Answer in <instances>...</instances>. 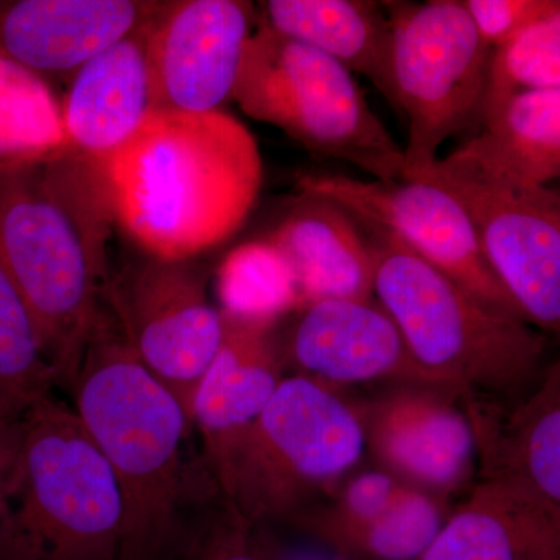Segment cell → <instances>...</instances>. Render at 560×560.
I'll return each mask as SVG.
<instances>
[{
    "mask_svg": "<svg viewBox=\"0 0 560 560\" xmlns=\"http://www.w3.org/2000/svg\"><path fill=\"white\" fill-rule=\"evenodd\" d=\"M113 220L102 165L73 150L0 168V261L69 390L108 313Z\"/></svg>",
    "mask_w": 560,
    "mask_h": 560,
    "instance_id": "1",
    "label": "cell"
},
{
    "mask_svg": "<svg viewBox=\"0 0 560 560\" xmlns=\"http://www.w3.org/2000/svg\"><path fill=\"white\" fill-rule=\"evenodd\" d=\"M102 168L114 219L161 260H194L231 238L264 178L256 139L221 109L153 110Z\"/></svg>",
    "mask_w": 560,
    "mask_h": 560,
    "instance_id": "2",
    "label": "cell"
},
{
    "mask_svg": "<svg viewBox=\"0 0 560 560\" xmlns=\"http://www.w3.org/2000/svg\"><path fill=\"white\" fill-rule=\"evenodd\" d=\"M70 393L120 488L119 560H173L186 540L183 442L194 423L132 352L113 313L92 335Z\"/></svg>",
    "mask_w": 560,
    "mask_h": 560,
    "instance_id": "3",
    "label": "cell"
},
{
    "mask_svg": "<svg viewBox=\"0 0 560 560\" xmlns=\"http://www.w3.org/2000/svg\"><path fill=\"white\" fill-rule=\"evenodd\" d=\"M357 223L366 231L375 300L399 327L423 382L471 396L536 386L547 335L492 311L397 235Z\"/></svg>",
    "mask_w": 560,
    "mask_h": 560,
    "instance_id": "4",
    "label": "cell"
},
{
    "mask_svg": "<svg viewBox=\"0 0 560 560\" xmlns=\"http://www.w3.org/2000/svg\"><path fill=\"white\" fill-rule=\"evenodd\" d=\"M24 419L0 511V560H119L120 488L77 412L50 396Z\"/></svg>",
    "mask_w": 560,
    "mask_h": 560,
    "instance_id": "5",
    "label": "cell"
},
{
    "mask_svg": "<svg viewBox=\"0 0 560 560\" xmlns=\"http://www.w3.org/2000/svg\"><path fill=\"white\" fill-rule=\"evenodd\" d=\"M364 444L363 423L334 388L294 374L209 467L223 503L256 528L296 515L329 490L359 463Z\"/></svg>",
    "mask_w": 560,
    "mask_h": 560,
    "instance_id": "6",
    "label": "cell"
},
{
    "mask_svg": "<svg viewBox=\"0 0 560 560\" xmlns=\"http://www.w3.org/2000/svg\"><path fill=\"white\" fill-rule=\"evenodd\" d=\"M235 102L323 158L377 180L405 178V150L371 109L352 72L329 55L261 25L235 84Z\"/></svg>",
    "mask_w": 560,
    "mask_h": 560,
    "instance_id": "7",
    "label": "cell"
},
{
    "mask_svg": "<svg viewBox=\"0 0 560 560\" xmlns=\"http://www.w3.org/2000/svg\"><path fill=\"white\" fill-rule=\"evenodd\" d=\"M396 109L408 121L404 179L429 172L445 140L481 119L493 50L460 0L386 3Z\"/></svg>",
    "mask_w": 560,
    "mask_h": 560,
    "instance_id": "8",
    "label": "cell"
},
{
    "mask_svg": "<svg viewBox=\"0 0 560 560\" xmlns=\"http://www.w3.org/2000/svg\"><path fill=\"white\" fill-rule=\"evenodd\" d=\"M427 179L451 191L469 213L482 253L523 318L560 338V197L438 160Z\"/></svg>",
    "mask_w": 560,
    "mask_h": 560,
    "instance_id": "9",
    "label": "cell"
},
{
    "mask_svg": "<svg viewBox=\"0 0 560 560\" xmlns=\"http://www.w3.org/2000/svg\"><path fill=\"white\" fill-rule=\"evenodd\" d=\"M191 260L145 259L110 280L108 305L128 345L191 419L195 393L219 352L224 316Z\"/></svg>",
    "mask_w": 560,
    "mask_h": 560,
    "instance_id": "10",
    "label": "cell"
},
{
    "mask_svg": "<svg viewBox=\"0 0 560 560\" xmlns=\"http://www.w3.org/2000/svg\"><path fill=\"white\" fill-rule=\"evenodd\" d=\"M298 186L302 195L326 198L360 223L397 235L482 304L525 320L490 268L469 213L451 191L427 179L360 180L342 175H304Z\"/></svg>",
    "mask_w": 560,
    "mask_h": 560,
    "instance_id": "11",
    "label": "cell"
},
{
    "mask_svg": "<svg viewBox=\"0 0 560 560\" xmlns=\"http://www.w3.org/2000/svg\"><path fill=\"white\" fill-rule=\"evenodd\" d=\"M253 22L241 0L161 3L147 40L156 108L209 113L230 101Z\"/></svg>",
    "mask_w": 560,
    "mask_h": 560,
    "instance_id": "12",
    "label": "cell"
},
{
    "mask_svg": "<svg viewBox=\"0 0 560 560\" xmlns=\"http://www.w3.org/2000/svg\"><path fill=\"white\" fill-rule=\"evenodd\" d=\"M294 313L285 340H278L283 363L298 374L330 388L385 377L423 382L399 327L377 301H318Z\"/></svg>",
    "mask_w": 560,
    "mask_h": 560,
    "instance_id": "13",
    "label": "cell"
},
{
    "mask_svg": "<svg viewBox=\"0 0 560 560\" xmlns=\"http://www.w3.org/2000/svg\"><path fill=\"white\" fill-rule=\"evenodd\" d=\"M160 5L135 0L0 2V54L39 77L75 73L147 24Z\"/></svg>",
    "mask_w": 560,
    "mask_h": 560,
    "instance_id": "14",
    "label": "cell"
},
{
    "mask_svg": "<svg viewBox=\"0 0 560 560\" xmlns=\"http://www.w3.org/2000/svg\"><path fill=\"white\" fill-rule=\"evenodd\" d=\"M149 24L73 73L61 106L62 127L69 149L95 164H105L158 109L147 50Z\"/></svg>",
    "mask_w": 560,
    "mask_h": 560,
    "instance_id": "15",
    "label": "cell"
},
{
    "mask_svg": "<svg viewBox=\"0 0 560 560\" xmlns=\"http://www.w3.org/2000/svg\"><path fill=\"white\" fill-rule=\"evenodd\" d=\"M418 560H560V512L488 471Z\"/></svg>",
    "mask_w": 560,
    "mask_h": 560,
    "instance_id": "16",
    "label": "cell"
},
{
    "mask_svg": "<svg viewBox=\"0 0 560 560\" xmlns=\"http://www.w3.org/2000/svg\"><path fill=\"white\" fill-rule=\"evenodd\" d=\"M371 442L383 463L412 488L447 492L466 480L480 448L475 423L448 401L401 393L378 405Z\"/></svg>",
    "mask_w": 560,
    "mask_h": 560,
    "instance_id": "17",
    "label": "cell"
},
{
    "mask_svg": "<svg viewBox=\"0 0 560 560\" xmlns=\"http://www.w3.org/2000/svg\"><path fill=\"white\" fill-rule=\"evenodd\" d=\"M223 316V341L202 375L191 410L209 466L259 418L283 381L276 326Z\"/></svg>",
    "mask_w": 560,
    "mask_h": 560,
    "instance_id": "18",
    "label": "cell"
},
{
    "mask_svg": "<svg viewBox=\"0 0 560 560\" xmlns=\"http://www.w3.org/2000/svg\"><path fill=\"white\" fill-rule=\"evenodd\" d=\"M268 242L289 261L302 304L374 300V265L366 235L335 202L301 195Z\"/></svg>",
    "mask_w": 560,
    "mask_h": 560,
    "instance_id": "19",
    "label": "cell"
},
{
    "mask_svg": "<svg viewBox=\"0 0 560 560\" xmlns=\"http://www.w3.org/2000/svg\"><path fill=\"white\" fill-rule=\"evenodd\" d=\"M481 131L447 160L528 187L560 180V90L523 92L481 116Z\"/></svg>",
    "mask_w": 560,
    "mask_h": 560,
    "instance_id": "20",
    "label": "cell"
},
{
    "mask_svg": "<svg viewBox=\"0 0 560 560\" xmlns=\"http://www.w3.org/2000/svg\"><path fill=\"white\" fill-rule=\"evenodd\" d=\"M271 31L329 55L350 72L371 80L396 108L393 36L388 18L364 0H270L264 3Z\"/></svg>",
    "mask_w": 560,
    "mask_h": 560,
    "instance_id": "21",
    "label": "cell"
},
{
    "mask_svg": "<svg viewBox=\"0 0 560 560\" xmlns=\"http://www.w3.org/2000/svg\"><path fill=\"white\" fill-rule=\"evenodd\" d=\"M477 431L488 471L514 478L560 512V355L504 429L490 427L480 415Z\"/></svg>",
    "mask_w": 560,
    "mask_h": 560,
    "instance_id": "22",
    "label": "cell"
},
{
    "mask_svg": "<svg viewBox=\"0 0 560 560\" xmlns=\"http://www.w3.org/2000/svg\"><path fill=\"white\" fill-rule=\"evenodd\" d=\"M68 149L61 106L49 86L0 54V168L49 160Z\"/></svg>",
    "mask_w": 560,
    "mask_h": 560,
    "instance_id": "23",
    "label": "cell"
},
{
    "mask_svg": "<svg viewBox=\"0 0 560 560\" xmlns=\"http://www.w3.org/2000/svg\"><path fill=\"white\" fill-rule=\"evenodd\" d=\"M217 291L224 315L259 326L304 307L289 261L268 241L232 249L217 272Z\"/></svg>",
    "mask_w": 560,
    "mask_h": 560,
    "instance_id": "24",
    "label": "cell"
},
{
    "mask_svg": "<svg viewBox=\"0 0 560 560\" xmlns=\"http://www.w3.org/2000/svg\"><path fill=\"white\" fill-rule=\"evenodd\" d=\"M55 386L35 320L0 261V419L22 418Z\"/></svg>",
    "mask_w": 560,
    "mask_h": 560,
    "instance_id": "25",
    "label": "cell"
},
{
    "mask_svg": "<svg viewBox=\"0 0 560 560\" xmlns=\"http://www.w3.org/2000/svg\"><path fill=\"white\" fill-rule=\"evenodd\" d=\"M445 521L434 497L404 485L381 517L335 551L353 560H418L436 539Z\"/></svg>",
    "mask_w": 560,
    "mask_h": 560,
    "instance_id": "26",
    "label": "cell"
},
{
    "mask_svg": "<svg viewBox=\"0 0 560 560\" xmlns=\"http://www.w3.org/2000/svg\"><path fill=\"white\" fill-rule=\"evenodd\" d=\"M547 90H560V7L493 50L481 116L514 95Z\"/></svg>",
    "mask_w": 560,
    "mask_h": 560,
    "instance_id": "27",
    "label": "cell"
},
{
    "mask_svg": "<svg viewBox=\"0 0 560 560\" xmlns=\"http://www.w3.org/2000/svg\"><path fill=\"white\" fill-rule=\"evenodd\" d=\"M190 539L184 540L179 560H264L253 526L223 504Z\"/></svg>",
    "mask_w": 560,
    "mask_h": 560,
    "instance_id": "28",
    "label": "cell"
},
{
    "mask_svg": "<svg viewBox=\"0 0 560 560\" xmlns=\"http://www.w3.org/2000/svg\"><path fill=\"white\" fill-rule=\"evenodd\" d=\"M464 5L482 40L497 50L558 10L560 0H466Z\"/></svg>",
    "mask_w": 560,
    "mask_h": 560,
    "instance_id": "29",
    "label": "cell"
},
{
    "mask_svg": "<svg viewBox=\"0 0 560 560\" xmlns=\"http://www.w3.org/2000/svg\"><path fill=\"white\" fill-rule=\"evenodd\" d=\"M25 416L0 419V511L9 490L11 477L22 448L25 433Z\"/></svg>",
    "mask_w": 560,
    "mask_h": 560,
    "instance_id": "30",
    "label": "cell"
},
{
    "mask_svg": "<svg viewBox=\"0 0 560 560\" xmlns=\"http://www.w3.org/2000/svg\"><path fill=\"white\" fill-rule=\"evenodd\" d=\"M257 540L264 560H353L326 545H283L259 537Z\"/></svg>",
    "mask_w": 560,
    "mask_h": 560,
    "instance_id": "31",
    "label": "cell"
},
{
    "mask_svg": "<svg viewBox=\"0 0 560 560\" xmlns=\"http://www.w3.org/2000/svg\"><path fill=\"white\" fill-rule=\"evenodd\" d=\"M551 187H555V186H551ZM555 189H556V191H558L559 197H560V186H556Z\"/></svg>",
    "mask_w": 560,
    "mask_h": 560,
    "instance_id": "32",
    "label": "cell"
}]
</instances>
